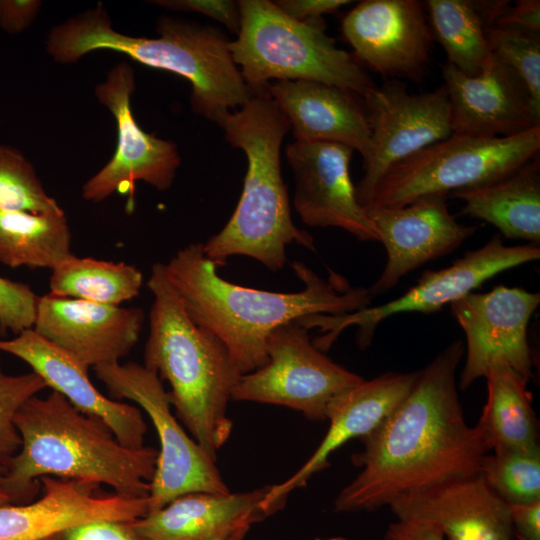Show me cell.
Here are the masks:
<instances>
[{
	"mask_svg": "<svg viewBox=\"0 0 540 540\" xmlns=\"http://www.w3.org/2000/svg\"><path fill=\"white\" fill-rule=\"evenodd\" d=\"M481 475L489 489L507 504L540 501V450H500L487 454Z\"/></svg>",
	"mask_w": 540,
	"mask_h": 540,
	"instance_id": "4dcf8cb0",
	"label": "cell"
},
{
	"mask_svg": "<svg viewBox=\"0 0 540 540\" xmlns=\"http://www.w3.org/2000/svg\"><path fill=\"white\" fill-rule=\"evenodd\" d=\"M362 98L371 135L363 160L364 175L355 187L364 208L375 185L395 164L453 133L452 112L444 85L410 93L400 81L376 85Z\"/></svg>",
	"mask_w": 540,
	"mask_h": 540,
	"instance_id": "7c38bea8",
	"label": "cell"
},
{
	"mask_svg": "<svg viewBox=\"0 0 540 540\" xmlns=\"http://www.w3.org/2000/svg\"><path fill=\"white\" fill-rule=\"evenodd\" d=\"M145 314L52 293L38 296L33 329L89 369L120 362L137 343Z\"/></svg>",
	"mask_w": 540,
	"mask_h": 540,
	"instance_id": "e0dca14e",
	"label": "cell"
},
{
	"mask_svg": "<svg viewBox=\"0 0 540 540\" xmlns=\"http://www.w3.org/2000/svg\"><path fill=\"white\" fill-rule=\"evenodd\" d=\"M299 319L274 329L264 366L240 377L235 401L284 406L323 421L331 401L364 379L332 361L310 340Z\"/></svg>",
	"mask_w": 540,
	"mask_h": 540,
	"instance_id": "8fae6325",
	"label": "cell"
},
{
	"mask_svg": "<svg viewBox=\"0 0 540 540\" xmlns=\"http://www.w3.org/2000/svg\"><path fill=\"white\" fill-rule=\"evenodd\" d=\"M184 310L227 349L242 375L267 362L270 333L288 322L313 315H342L367 307L368 288L350 287L332 273L327 281L301 262L292 263L304 288L283 293L244 287L217 273L202 243H191L164 264Z\"/></svg>",
	"mask_w": 540,
	"mask_h": 540,
	"instance_id": "7a4b0ae2",
	"label": "cell"
},
{
	"mask_svg": "<svg viewBox=\"0 0 540 540\" xmlns=\"http://www.w3.org/2000/svg\"><path fill=\"white\" fill-rule=\"evenodd\" d=\"M266 91L287 117L295 141L340 143L363 160L368 156L371 131L357 94L308 80L270 82Z\"/></svg>",
	"mask_w": 540,
	"mask_h": 540,
	"instance_id": "cb8c5ba5",
	"label": "cell"
},
{
	"mask_svg": "<svg viewBox=\"0 0 540 540\" xmlns=\"http://www.w3.org/2000/svg\"><path fill=\"white\" fill-rule=\"evenodd\" d=\"M50 293L120 306L138 296L143 274L125 262L80 258L72 254L51 270Z\"/></svg>",
	"mask_w": 540,
	"mask_h": 540,
	"instance_id": "f546056e",
	"label": "cell"
},
{
	"mask_svg": "<svg viewBox=\"0 0 540 540\" xmlns=\"http://www.w3.org/2000/svg\"><path fill=\"white\" fill-rule=\"evenodd\" d=\"M60 209L31 162L14 147L0 145V211L38 214Z\"/></svg>",
	"mask_w": 540,
	"mask_h": 540,
	"instance_id": "1f68e13d",
	"label": "cell"
},
{
	"mask_svg": "<svg viewBox=\"0 0 540 540\" xmlns=\"http://www.w3.org/2000/svg\"><path fill=\"white\" fill-rule=\"evenodd\" d=\"M41 1L0 0V28L9 34L27 29L36 18Z\"/></svg>",
	"mask_w": 540,
	"mask_h": 540,
	"instance_id": "f35d334b",
	"label": "cell"
},
{
	"mask_svg": "<svg viewBox=\"0 0 540 540\" xmlns=\"http://www.w3.org/2000/svg\"><path fill=\"white\" fill-rule=\"evenodd\" d=\"M226 141L241 149L247 171L237 206L226 223L203 244L216 267L232 256H247L272 271L287 262L286 248L295 243L315 250L313 237L298 228L281 171L280 149L290 123L267 91L252 94L219 124Z\"/></svg>",
	"mask_w": 540,
	"mask_h": 540,
	"instance_id": "5b68a950",
	"label": "cell"
},
{
	"mask_svg": "<svg viewBox=\"0 0 540 540\" xmlns=\"http://www.w3.org/2000/svg\"><path fill=\"white\" fill-rule=\"evenodd\" d=\"M268 488L226 494L188 493L131 525L148 540H217L240 526L267 518L261 503Z\"/></svg>",
	"mask_w": 540,
	"mask_h": 540,
	"instance_id": "d4e9b609",
	"label": "cell"
},
{
	"mask_svg": "<svg viewBox=\"0 0 540 540\" xmlns=\"http://www.w3.org/2000/svg\"><path fill=\"white\" fill-rule=\"evenodd\" d=\"M509 3L492 26L510 27L540 34V1L520 0L513 6Z\"/></svg>",
	"mask_w": 540,
	"mask_h": 540,
	"instance_id": "74e56055",
	"label": "cell"
},
{
	"mask_svg": "<svg viewBox=\"0 0 540 540\" xmlns=\"http://www.w3.org/2000/svg\"><path fill=\"white\" fill-rule=\"evenodd\" d=\"M134 89V70L126 62L114 65L95 88L98 101L116 121L117 145L106 165L83 185L87 201L101 202L116 192L132 194L136 181L159 191L168 190L174 181L181 163L177 146L141 129L131 108Z\"/></svg>",
	"mask_w": 540,
	"mask_h": 540,
	"instance_id": "4fadbf2b",
	"label": "cell"
},
{
	"mask_svg": "<svg viewBox=\"0 0 540 540\" xmlns=\"http://www.w3.org/2000/svg\"><path fill=\"white\" fill-rule=\"evenodd\" d=\"M155 38L136 37L113 29L101 3L51 28L46 50L54 61L77 62L96 50H111L151 68L172 72L192 87V110L220 124L242 107L252 93L234 62L227 36L219 29L164 17Z\"/></svg>",
	"mask_w": 540,
	"mask_h": 540,
	"instance_id": "277c9868",
	"label": "cell"
},
{
	"mask_svg": "<svg viewBox=\"0 0 540 540\" xmlns=\"http://www.w3.org/2000/svg\"><path fill=\"white\" fill-rule=\"evenodd\" d=\"M94 370L113 398L137 404L156 430L160 449L150 483L149 513L188 493L230 492L216 460L187 434L173 414L169 394L156 373L134 362H117Z\"/></svg>",
	"mask_w": 540,
	"mask_h": 540,
	"instance_id": "9c48e42d",
	"label": "cell"
},
{
	"mask_svg": "<svg viewBox=\"0 0 540 540\" xmlns=\"http://www.w3.org/2000/svg\"><path fill=\"white\" fill-rule=\"evenodd\" d=\"M63 209L33 214L0 211V262L12 267L54 269L72 255Z\"/></svg>",
	"mask_w": 540,
	"mask_h": 540,
	"instance_id": "83f0119b",
	"label": "cell"
},
{
	"mask_svg": "<svg viewBox=\"0 0 540 540\" xmlns=\"http://www.w3.org/2000/svg\"><path fill=\"white\" fill-rule=\"evenodd\" d=\"M450 195L463 202L462 214L492 224L500 235L540 244L539 154L499 179Z\"/></svg>",
	"mask_w": 540,
	"mask_h": 540,
	"instance_id": "484cf974",
	"label": "cell"
},
{
	"mask_svg": "<svg viewBox=\"0 0 540 540\" xmlns=\"http://www.w3.org/2000/svg\"><path fill=\"white\" fill-rule=\"evenodd\" d=\"M251 525H243L217 540H243Z\"/></svg>",
	"mask_w": 540,
	"mask_h": 540,
	"instance_id": "7bdbcfd3",
	"label": "cell"
},
{
	"mask_svg": "<svg viewBox=\"0 0 540 540\" xmlns=\"http://www.w3.org/2000/svg\"><path fill=\"white\" fill-rule=\"evenodd\" d=\"M384 540H444V535L431 522L397 519L388 526Z\"/></svg>",
	"mask_w": 540,
	"mask_h": 540,
	"instance_id": "60d3db41",
	"label": "cell"
},
{
	"mask_svg": "<svg viewBox=\"0 0 540 540\" xmlns=\"http://www.w3.org/2000/svg\"><path fill=\"white\" fill-rule=\"evenodd\" d=\"M517 540H527V539H524V538H520V537H516Z\"/></svg>",
	"mask_w": 540,
	"mask_h": 540,
	"instance_id": "7dc6e473",
	"label": "cell"
},
{
	"mask_svg": "<svg viewBox=\"0 0 540 540\" xmlns=\"http://www.w3.org/2000/svg\"><path fill=\"white\" fill-rule=\"evenodd\" d=\"M153 3L171 10L200 13L220 22L232 33L239 31L238 3L231 0H159Z\"/></svg>",
	"mask_w": 540,
	"mask_h": 540,
	"instance_id": "d590c367",
	"label": "cell"
},
{
	"mask_svg": "<svg viewBox=\"0 0 540 540\" xmlns=\"http://www.w3.org/2000/svg\"><path fill=\"white\" fill-rule=\"evenodd\" d=\"M42 540H60L59 536H52V537H48V538H45V539H42Z\"/></svg>",
	"mask_w": 540,
	"mask_h": 540,
	"instance_id": "bcb514c9",
	"label": "cell"
},
{
	"mask_svg": "<svg viewBox=\"0 0 540 540\" xmlns=\"http://www.w3.org/2000/svg\"><path fill=\"white\" fill-rule=\"evenodd\" d=\"M464 344L452 342L418 373L407 397L351 455L361 468L334 512L373 511L405 493L477 475L488 454L467 425L456 386Z\"/></svg>",
	"mask_w": 540,
	"mask_h": 540,
	"instance_id": "6da1fadb",
	"label": "cell"
},
{
	"mask_svg": "<svg viewBox=\"0 0 540 540\" xmlns=\"http://www.w3.org/2000/svg\"><path fill=\"white\" fill-rule=\"evenodd\" d=\"M60 540H148L131 522L98 520L74 526L58 535Z\"/></svg>",
	"mask_w": 540,
	"mask_h": 540,
	"instance_id": "8d00e7d4",
	"label": "cell"
},
{
	"mask_svg": "<svg viewBox=\"0 0 540 540\" xmlns=\"http://www.w3.org/2000/svg\"><path fill=\"white\" fill-rule=\"evenodd\" d=\"M33 502L0 505V540H42L98 520L132 522L149 513L148 497L99 495L97 485L52 476L39 479Z\"/></svg>",
	"mask_w": 540,
	"mask_h": 540,
	"instance_id": "44dd1931",
	"label": "cell"
},
{
	"mask_svg": "<svg viewBox=\"0 0 540 540\" xmlns=\"http://www.w3.org/2000/svg\"><path fill=\"white\" fill-rule=\"evenodd\" d=\"M349 3L351 1L348 0H279L274 2L283 13L298 21L320 18Z\"/></svg>",
	"mask_w": 540,
	"mask_h": 540,
	"instance_id": "ab89813d",
	"label": "cell"
},
{
	"mask_svg": "<svg viewBox=\"0 0 540 540\" xmlns=\"http://www.w3.org/2000/svg\"><path fill=\"white\" fill-rule=\"evenodd\" d=\"M388 506L397 519L433 523L449 540H513L509 504L481 473L405 493Z\"/></svg>",
	"mask_w": 540,
	"mask_h": 540,
	"instance_id": "603a6c76",
	"label": "cell"
},
{
	"mask_svg": "<svg viewBox=\"0 0 540 540\" xmlns=\"http://www.w3.org/2000/svg\"><path fill=\"white\" fill-rule=\"evenodd\" d=\"M13 503L11 497L9 494L5 491V489L0 484V505Z\"/></svg>",
	"mask_w": 540,
	"mask_h": 540,
	"instance_id": "ee69618b",
	"label": "cell"
},
{
	"mask_svg": "<svg viewBox=\"0 0 540 540\" xmlns=\"http://www.w3.org/2000/svg\"><path fill=\"white\" fill-rule=\"evenodd\" d=\"M147 285L153 304L143 365L169 383L176 417L216 460L232 431L227 407L242 374L221 341L187 315L164 263L152 266Z\"/></svg>",
	"mask_w": 540,
	"mask_h": 540,
	"instance_id": "8992f818",
	"label": "cell"
},
{
	"mask_svg": "<svg viewBox=\"0 0 540 540\" xmlns=\"http://www.w3.org/2000/svg\"><path fill=\"white\" fill-rule=\"evenodd\" d=\"M418 373L387 372L335 397L326 413L329 429L316 450L292 476L269 486L261 503L266 515L283 508L289 493L305 487L313 475L327 468L333 452L375 431L410 393Z\"/></svg>",
	"mask_w": 540,
	"mask_h": 540,
	"instance_id": "d6986e66",
	"label": "cell"
},
{
	"mask_svg": "<svg viewBox=\"0 0 540 540\" xmlns=\"http://www.w3.org/2000/svg\"><path fill=\"white\" fill-rule=\"evenodd\" d=\"M21 438L0 484L12 502L37 494L44 476L111 487L115 493L148 497L158 450L122 445L99 419L52 391L33 396L14 419Z\"/></svg>",
	"mask_w": 540,
	"mask_h": 540,
	"instance_id": "3957f363",
	"label": "cell"
},
{
	"mask_svg": "<svg viewBox=\"0 0 540 540\" xmlns=\"http://www.w3.org/2000/svg\"><path fill=\"white\" fill-rule=\"evenodd\" d=\"M341 29L359 63L393 80L424 76L434 38L423 2L364 0L346 14Z\"/></svg>",
	"mask_w": 540,
	"mask_h": 540,
	"instance_id": "9a60e30c",
	"label": "cell"
},
{
	"mask_svg": "<svg viewBox=\"0 0 540 540\" xmlns=\"http://www.w3.org/2000/svg\"><path fill=\"white\" fill-rule=\"evenodd\" d=\"M539 304L538 292L500 285L484 293L471 292L450 305L466 338L460 389H467L497 366L509 367L530 380L528 325Z\"/></svg>",
	"mask_w": 540,
	"mask_h": 540,
	"instance_id": "5bb4252c",
	"label": "cell"
},
{
	"mask_svg": "<svg viewBox=\"0 0 540 540\" xmlns=\"http://www.w3.org/2000/svg\"><path fill=\"white\" fill-rule=\"evenodd\" d=\"M423 3L433 38L444 48L447 63L463 74H478L492 53L486 34L489 26L480 1L427 0Z\"/></svg>",
	"mask_w": 540,
	"mask_h": 540,
	"instance_id": "f1b7e54d",
	"label": "cell"
},
{
	"mask_svg": "<svg viewBox=\"0 0 540 540\" xmlns=\"http://www.w3.org/2000/svg\"><path fill=\"white\" fill-rule=\"evenodd\" d=\"M37 300L29 285L0 276V332L18 335L33 328Z\"/></svg>",
	"mask_w": 540,
	"mask_h": 540,
	"instance_id": "e575fe53",
	"label": "cell"
},
{
	"mask_svg": "<svg viewBox=\"0 0 540 540\" xmlns=\"http://www.w3.org/2000/svg\"><path fill=\"white\" fill-rule=\"evenodd\" d=\"M47 388L44 380L34 373L9 375L0 361V477L10 459L18 452L21 438L15 426V415L22 405Z\"/></svg>",
	"mask_w": 540,
	"mask_h": 540,
	"instance_id": "836d02e7",
	"label": "cell"
},
{
	"mask_svg": "<svg viewBox=\"0 0 540 540\" xmlns=\"http://www.w3.org/2000/svg\"><path fill=\"white\" fill-rule=\"evenodd\" d=\"M442 76L453 133L506 137L540 125L524 82L493 52L476 75L463 74L446 62Z\"/></svg>",
	"mask_w": 540,
	"mask_h": 540,
	"instance_id": "ffe728a7",
	"label": "cell"
},
{
	"mask_svg": "<svg viewBox=\"0 0 540 540\" xmlns=\"http://www.w3.org/2000/svg\"><path fill=\"white\" fill-rule=\"evenodd\" d=\"M285 152L295 182L294 207L304 224L339 228L359 240L380 242L350 177L352 148L335 142L294 141Z\"/></svg>",
	"mask_w": 540,
	"mask_h": 540,
	"instance_id": "2e32d148",
	"label": "cell"
},
{
	"mask_svg": "<svg viewBox=\"0 0 540 540\" xmlns=\"http://www.w3.org/2000/svg\"><path fill=\"white\" fill-rule=\"evenodd\" d=\"M539 258V245L507 246L501 235L496 234L484 246L466 252L450 266L425 271L413 287L387 303L342 315L308 316L300 321L308 329H320V336L313 343L323 352L329 350L339 334L349 326L358 327L357 343L364 349L371 343L378 324L388 317L438 311L473 292L495 275Z\"/></svg>",
	"mask_w": 540,
	"mask_h": 540,
	"instance_id": "30bf717a",
	"label": "cell"
},
{
	"mask_svg": "<svg viewBox=\"0 0 540 540\" xmlns=\"http://www.w3.org/2000/svg\"><path fill=\"white\" fill-rule=\"evenodd\" d=\"M446 195H431L397 208L365 209L387 253L386 265L368 288L372 297L393 288L409 272L458 248L476 231L456 221Z\"/></svg>",
	"mask_w": 540,
	"mask_h": 540,
	"instance_id": "ac0fdd59",
	"label": "cell"
},
{
	"mask_svg": "<svg viewBox=\"0 0 540 540\" xmlns=\"http://www.w3.org/2000/svg\"><path fill=\"white\" fill-rule=\"evenodd\" d=\"M486 34L491 51L522 79L540 115V34L503 26H490Z\"/></svg>",
	"mask_w": 540,
	"mask_h": 540,
	"instance_id": "d6a6232c",
	"label": "cell"
},
{
	"mask_svg": "<svg viewBox=\"0 0 540 540\" xmlns=\"http://www.w3.org/2000/svg\"><path fill=\"white\" fill-rule=\"evenodd\" d=\"M313 540H347L345 537L342 536H332L328 538H314Z\"/></svg>",
	"mask_w": 540,
	"mask_h": 540,
	"instance_id": "f6af8a7d",
	"label": "cell"
},
{
	"mask_svg": "<svg viewBox=\"0 0 540 540\" xmlns=\"http://www.w3.org/2000/svg\"><path fill=\"white\" fill-rule=\"evenodd\" d=\"M240 27L229 48L251 93L271 80H308L363 97L375 84L353 54L336 46L323 18L298 21L272 1L240 0Z\"/></svg>",
	"mask_w": 540,
	"mask_h": 540,
	"instance_id": "52a82bcc",
	"label": "cell"
},
{
	"mask_svg": "<svg viewBox=\"0 0 540 540\" xmlns=\"http://www.w3.org/2000/svg\"><path fill=\"white\" fill-rule=\"evenodd\" d=\"M0 351L26 362L47 387L64 396L81 412L102 421L122 445L144 446L147 424L141 409L103 395L90 381L86 367L33 328L13 339L0 340Z\"/></svg>",
	"mask_w": 540,
	"mask_h": 540,
	"instance_id": "7402d4cb",
	"label": "cell"
},
{
	"mask_svg": "<svg viewBox=\"0 0 540 540\" xmlns=\"http://www.w3.org/2000/svg\"><path fill=\"white\" fill-rule=\"evenodd\" d=\"M540 153V125L506 137L452 133L392 166L364 209L403 207L417 199L486 184Z\"/></svg>",
	"mask_w": 540,
	"mask_h": 540,
	"instance_id": "ba28073f",
	"label": "cell"
},
{
	"mask_svg": "<svg viewBox=\"0 0 540 540\" xmlns=\"http://www.w3.org/2000/svg\"><path fill=\"white\" fill-rule=\"evenodd\" d=\"M510 518L516 537L540 540V501L510 504Z\"/></svg>",
	"mask_w": 540,
	"mask_h": 540,
	"instance_id": "b9f144b4",
	"label": "cell"
},
{
	"mask_svg": "<svg viewBox=\"0 0 540 540\" xmlns=\"http://www.w3.org/2000/svg\"><path fill=\"white\" fill-rule=\"evenodd\" d=\"M484 378L487 399L475 428L488 452L540 450L529 380L506 366L490 369Z\"/></svg>",
	"mask_w": 540,
	"mask_h": 540,
	"instance_id": "4316f807",
	"label": "cell"
}]
</instances>
